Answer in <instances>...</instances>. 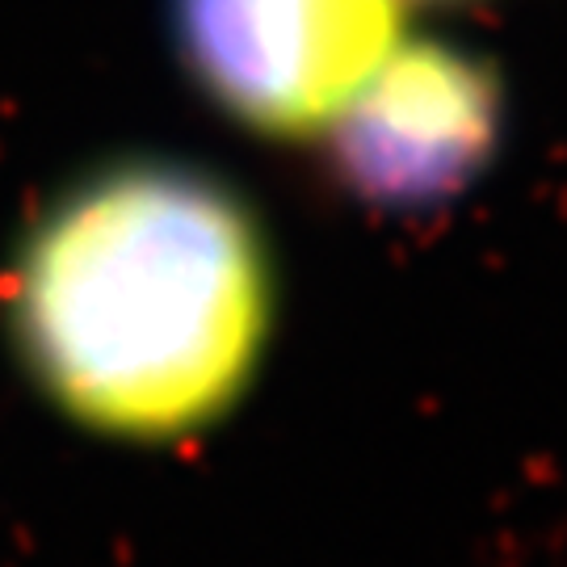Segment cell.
I'll return each instance as SVG.
<instances>
[{
	"label": "cell",
	"mask_w": 567,
	"mask_h": 567,
	"mask_svg": "<svg viewBox=\"0 0 567 567\" xmlns=\"http://www.w3.org/2000/svg\"><path fill=\"white\" fill-rule=\"evenodd\" d=\"M505 131V93L484 60L437 39L400 42L320 140L341 182L408 210L463 194Z\"/></svg>",
	"instance_id": "obj_3"
},
{
	"label": "cell",
	"mask_w": 567,
	"mask_h": 567,
	"mask_svg": "<svg viewBox=\"0 0 567 567\" xmlns=\"http://www.w3.org/2000/svg\"><path fill=\"white\" fill-rule=\"evenodd\" d=\"M173 34L227 118L311 140L404 42V0H173Z\"/></svg>",
	"instance_id": "obj_2"
},
{
	"label": "cell",
	"mask_w": 567,
	"mask_h": 567,
	"mask_svg": "<svg viewBox=\"0 0 567 567\" xmlns=\"http://www.w3.org/2000/svg\"><path fill=\"white\" fill-rule=\"evenodd\" d=\"M9 332L47 404L110 442H185L248 395L278 286L257 215L177 161H118L30 224Z\"/></svg>",
	"instance_id": "obj_1"
}]
</instances>
